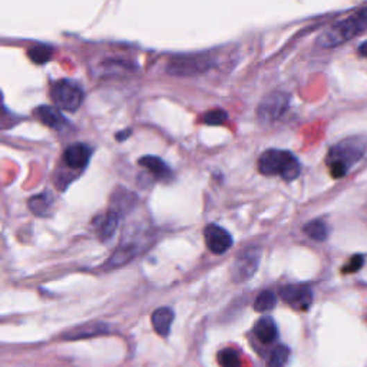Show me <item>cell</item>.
<instances>
[{
	"label": "cell",
	"mask_w": 367,
	"mask_h": 367,
	"mask_svg": "<svg viewBox=\"0 0 367 367\" xmlns=\"http://www.w3.org/2000/svg\"><path fill=\"white\" fill-rule=\"evenodd\" d=\"M363 262H364V258L363 255H355L352 260L346 264V267L343 268V273H346V274H350V273H355L357 271L361 266H363Z\"/></svg>",
	"instance_id": "obj_26"
},
{
	"label": "cell",
	"mask_w": 367,
	"mask_h": 367,
	"mask_svg": "<svg viewBox=\"0 0 367 367\" xmlns=\"http://www.w3.org/2000/svg\"><path fill=\"white\" fill-rule=\"evenodd\" d=\"M137 254V247L134 244H123L119 246L115 253L112 254V257L108 260L106 267L108 268H118L125 266L126 263H129L133 260Z\"/></svg>",
	"instance_id": "obj_17"
},
{
	"label": "cell",
	"mask_w": 367,
	"mask_h": 367,
	"mask_svg": "<svg viewBox=\"0 0 367 367\" xmlns=\"http://www.w3.org/2000/svg\"><path fill=\"white\" fill-rule=\"evenodd\" d=\"M367 29V9L340 20L317 37L316 45L321 49H333L346 43Z\"/></svg>",
	"instance_id": "obj_2"
},
{
	"label": "cell",
	"mask_w": 367,
	"mask_h": 367,
	"mask_svg": "<svg viewBox=\"0 0 367 367\" xmlns=\"http://www.w3.org/2000/svg\"><path fill=\"white\" fill-rule=\"evenodd\" d=\"M359 53H360L361 56H366V58H367V40L363 42L361 45L359 46Z\"/></svg>",
	"instance_id": "obj_28"
},
{
	"label": "cell",
	"mask_w": 367,
	"mask_h": 367,
	"mask_svg": "<svg viewBox=\"0 0 367 367\" xmlns=\"http://www.w3.org/2000/svg\"><path fill=\"white\" fill-rule=\"evenodd\" d=\"M212 67V59L205 53L181 55L171 59L167 72L174 76H194L208 71Z\"/></svg>",
	"instance_id": "obj_4"
},
{
	"label": "cell",
	"mask_w": 367,
	"mask_h": 367,
	"mask_svg": "<svg viewBox=\"0 0 367 367\" xmlns=\"http://www.w3.org/2000/svg\"><path fill=\"white\" fill-rule=\"evenodd\" d=\"M52 197L49 194H39L28 201V207L37 217H46L52 207Z\"/></svg>",
	"instance_id": "obj_18"
},
{
	"label": "cell",
	"mask_w": 367,
	"mask_h": 367,
	"mask_svg": "<svg viewBox=\"0 0 367 367\" xmlns=\"http://www.w3.org/2000/svg\"><path fill=\"white\" fill-rule=\"evenodd\" d=\"M204 239L208 250L214 254H224L232 246L231 234L217 224H210L205 227Z\"/></svg>",
	"instance_id": "obj_8"
},
{
	"label": "cell",
	"mask_w": 367,
	"mask_h": 367,
	"mask_svg": "<svg viewBox=\"0 0 367 367\" xmlns=\"http://www.w3.org/2000/svg\"><path fill=\"white\" fill-rule=\"evenodd\" d=\"M119 219L121 215L115 211V210H110L108 211L103 217L99 220V225H98V234H99V239L102 241H106L112 239V235L115 234L118 224H119Z\"/></svg>",
	"instance_id": "obj_16"
},
{
	"label": "cell",
	"mask_w": 367,
	"mask_h": 367,
	"mask_svg": "<svg viewBox=\"0 0 367 367\" xmlns=\"http://www.w3.org/2000/svg\"><path fill=\"white\" fill-rule=\"evenodd\" d=\"M280 296L297 310H307L313 303V293L307 286H286L280 290Z\"/></svg>",
	"instance_id": "obj_9"
},
{
	"label": "cell",
	"mask_w": 367,
	"mask_h": 367,
	"mask_svg": "<svg viewBox=\"0 0 367 367\" xmlns=\"http://www.w3.org/2000/svg\"><path fill=\"white\" fill-rule=\"evenodd\" d=\"M28 56L32 62L37 65H43L51 60L52 58V48L46 45H36L28 51Z\"/></svg>",
	"instance_id": "obj_23"
},
{
	"label": "cell",
	"mask_w": 367,
	"mask_h": 367,
	"mask_svg": "<svg viewBox=\"0 0 367 367\" xmlns=\"http://www.w3.org/2000/svg\"><path fill=\"white\" fill-rule=\"evenodd\" d=\"M92 149L85 144H74L63 154V161L74 169H82L89 162Z\"/></svg>",
	"instance_id": "obj_10"
},
{
	"label": "cell",
	"mask_w": 367,
	"mask_h": 367,
	"mask_svg": "<svg viewBox=\"0 0 367 367\" xmlns=\"http://www.w3.org/2000/svg\"><path fill=\"white\" fill-rule=\"evenodd\" d=\"M35 115L37 117V119L45 123L46 126L56 129V131H63V128L68 125L67 118H65L58 108L55 106H48V105H42L39 108H36Z\"/></svg>",
	"instance_id": "obj_11"
},
{
	"label": "cell",
	"mask_w": 367,
	"mask_h": 367,
	"mask_svg": "<svg viewBox=\"0 0 367 367\" xmlns=\"http://www.w3.org/2000/svg\"><path fill=\"white\" fill-rule=\"evenodd\" d=\"M108 330V326L103 325V323H86V325H82L71 332H68L67 334L63 336L65 340H80V339H91L95 336H101L105 334Z\"/></svg>",
	"instance_id": "obj_13"
},
{
	"label": "cell",
	"mask_w": 367,
	"mask_h": 367,
	"mask_svg": "<svg viewBox=\"0 0 367 367\" xmlns=\"http://www.w3.org/2000/svg\"><path fill=\"white\" fill-rule=\"evenodd\" d=\"M133 134V131H131V129H126V131H122V133H119V134H117V139L118 141H123V139H126L129 135H131Z\"/></svg>",
	"instance_id": "obj_27"
},
{
	"label": "cell",
	"mask_w": 367,
	"mask_h": 367,
	"mask_svg": "<svg viewBox=\"0 0 367 367\" xmlns=\"http://www.w3.org/2000/svg\"><path fill=\"white\" fill-rule=\"evenodd\" d=\"M174 311L168 307H161L158 310H155L153 313V317H151V321H153V326L155 329V332L162 336L167 337L171 332L172 327V323H174Z\"/></svg>",
	"instance_id": "obj_14"
},
{
	"label": "cell",
	"mask_w": 367,
	"mask_h": 367,
	"mask_svg": "<svg viewBox=\"0 0 367 367\" xmlns=\"http://www.w3.org/2000/svg\"><path fill=\"white\" fill-rule=\"evenodd\" d=\"M305 232L314 241H325L329 237V227L323 220H313L306 224Z\"/></svg>",
	"instance_id": "obj_19"
},
{
	"label": "cell",
	"mask_w": 367,
	"mask_h": 367,
	"mask_svg": "<svg viewBox=\"0 0 367 367\" xmlns=\"http://www.w3.org/2000/svg\"><path fill=\"white\" fill-rule=\"evenodd\" d=\"M289 102H290V98L284 92L274 91L266 95L263 101L260 102V105H258V110H257L258 119L264 123L275 122L277 119H280L286 114L287 108H289Z\"/></svg>",
	"instance_id": "obj_6"
},
{
	"label": "cell",
	"mask_w": 367,
	"mask_h": 367,
	"mask_svg": "<svg viewBox=\"0 0 367 367\" xmlns=\"http://www.w3.org/2000/svg\"><path fill=\"white\" fill-rule=\"evenodd\" d=\"M258 263H260V253L258 250H247L241 253L239 257L235 258V262L231 268V275L235 283H244L247 280H250L257 268Z\"/></svg>",
	"instance_id": "obj_7"
},
{
	"label": "cell",
	"mask_w": 367,
	"mask_h": 367,
	"mask_svg": "<svg viewBox=\"0 0 367 367\" xmlns=\"http://www.w3.org/2000/svg\"><path fill=\"white\" fill-rule=\"evenodd\" d=\"M219 363L221 367H243L241 364V357L239 352L227 348L219 353Z\"/></svg>",
	"instance_id": "obj_22"
},
{
	"label": "cell",
	"mask_w": 367,
	"mask_h": 367,
	"mask_svg": "<svg viewBox=\"0 0 367 367\" xmlns=\"http://www.w3.org/2000/svg\"><path fill=\"white\" fill-rule=\"evenodd\" d=\"M290 350L286 346H277L268 357L267 367H284L289 360Z\"/></svg>",
	"instance_id": "obj_24"
},
{
	"label": "cell",
	"mask_w": 367,
	"mask_h": 367,
	"mask_svg": "<svg viewBox=\"0 0 367 367\" xmlns=\"http://www.w3.org/2000/svg\"><path fill=\"white\" fill-rule=\"evenodd\" d=\"M139 165L149 171L153 177L158 181H168L172 178V171L169 167L158 157L154 155H146L139 160Z\"/></svg>",
	"instance_id": "obj_12"
},
{
	"label": "cell",
	"mask_w": 367,
	"mask_h": 367,
	"mask_svg": "<svg viewBox=\"0 0 367 367\" xmlns=\"http://www.w3.org/2000/svg\"><path fill=\"white\" fill-rule=\"evenodd\" d=\"M258 171L266 177H280L284 181H294L300 176L298 160L283 149H267L258 158Z\"/></svg>",
	"instance_id": "obj_3"
},
{
	"label": "cell",
	"mask_w": 367,
	"mask_h": 367,
	"mask_svg": "<svg viewBox=\"0 0 367 367\" xmlns=\"http://www.w3.org/2000/svg\"><path fill=\"white\" fill-rule=\"evenodd\" d=\"M228 119V115L224 110H211L203 117V122L207 125H223Z\"/></svg>",
	"instance_id": "obj_25"
},
{
	"label": "cell",
	"mask_w": 367,
	"mask_h": 367,
	"mask_svg": "<svg viewBox=\"0 0 367 367\" xmlns=\"http://www.w3.org/2000/svg\"><path fill=\"white\" fill-rule=\"evenodd\" d=\"M277 297L271 290H264L257 296L254 301V310L258 313H266L275 307Z\"/></svg>",
	"instance_id": "obj_20"
},
{
	"label": "cell",
	"mask_w": 367,
	"mask_h": 367,
	"mask_svg": "<svg viewBox=\"0 0 367 367\" xmlns=\"http://www.w3.org/2000/svg\"><path fill=\"white\" fill-rule=\"evenodd\" d=\"M254 334L255 337L264 344H271L278 337L275 321L271 317H263L255 323L254 326Z\"/></svg>",
	"instance_id": "obj_15"
},
{
	"label": "cell",
	"mask_w": 367,
	"mask_h": 367,
	"mask_svg": "<svg viewBox=\"0 0 367 367\" xmlns=\"http://www.w3.org/2000/svg\"><path fill=\"white\" fill-rule=\"evenodd\" d=\"M51 98L58 110L76 111L83 102V91L71 80H58L51 88Z\"/></svg>",
	"instance_id": "obj_5"
},
{
	"label": "cell",
	"mask_w": 367,
	"mask_h": 367,
	"mask_svg": "<svg viewBox=\"0 0 367 367\" xmlns=\"http://www.w3.org/2000/svg\"><path fill=\"white\" fill-rule=\"evenodd\" d=\"M117 196H118V198L114 197V200H112V210H115L119 215L122 212H125L126 210L131 208L134 201L137 200L134 194L125 191L123 188H121V191L117 192Z\"/></svg>",
	"instance_id": "obj_21"
},
{
	"label": "cell",
	"mask_w": 367,
	"mask_h": 367,
	"mask_svg": "<svg viewBox=\"0 0 367 367\" xmlns=\"http://www.w3.org/2000/svg\"><path fill=\"white\" fill-rule=\"evenodd\" d=\"M367 151V138L363 135L349 137L330 148L326 157V164L333 178H341L349 169L357 164Z\"/></svg>",
	"instance_id": "obj_1"
}]
</instances>
